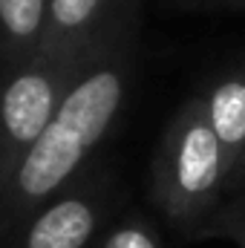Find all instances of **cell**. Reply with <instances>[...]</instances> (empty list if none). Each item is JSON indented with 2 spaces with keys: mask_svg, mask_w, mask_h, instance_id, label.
<instances>
[{
  "mask_svg": "<svg viewBox=\"0 0 245 248\" xmlns=\"http://www.w3.org/2000/svg\"><path fill=\"white\" fill-rule=\"evenodd\" d=\"M133 84V23L90 55L58 113L0 190V243L46 199L69 187L113 133Z\"/></svg>",
  "mask_w": 245,
  "mask_h": 248,
  "instance_id": "6da1fadb",
  "label": "cell"
},
{
  "mask_svg": "<svg viewBox=\"0 0 245 248\" xmlns=\"http://www.w3.org/2000/svg\"><path fill=\"white\" fill-rule=\"evenodd\" d=\"M150 196L159 214L193 237L228 196V165L205 113V98L190 95L162 133Z\"/></svg>",
  "mask_w": 245,
  "mask_h": 248,
  "instance_id": "7a4b0ae2",
  "label": "cell"
},
{
  "mask_svg": "<svg viewBox=\"0 0 245 248\" xmlns=\"http://www.w3.org/2000/svg\"><path fill=\"white\" fill-rule=\"evenodd\" d=\"M87 58H55L32 55L20 63L6 66L0 81V190L38 141L52 116L58 113L63 95Z\"/></svg>",
  "mask_w": 245,
  "mask_h": 248,
  "instance_id": "3957f363",
  "label": "cell"
},
{
  "mask_svg": "<svg viewBox=\"0 0 245 248\" xmlns=\"http://www.w3.org/2000/svg\"><path fill=\"white\" fill-rule=\"evenodd\" d=\"M113 182L104 173H81L69 187L35 208L3 248H92L110 225Z\"/></svg>",
  "mask_w": 245,
  "mask_h": 248,
  "instance_id": "277c9868",
  "label": "cell"
},
{
  "mask_svg": "<svg viewBox=\"0 0 245 248\" xmlns=\"http://www.w3.org/2000/svg\"><path fill=\"white\" fill-rule=\"evenodd\" d=\"M133 20V0H49L41 52L87 58Z\"/></svg>",
  "mask_w": 245,
  "mask_h": 248,
  "instance_id": "5b68a950",
  "label": "cell"
},
{
  "mask_svg": "<svg viewBox=\"0 0 245 248\" xmlns=\"http://www.w3.org/2000/svg\"><path fill=\"white\" fill-rule=\"evenodd\" d=\"M205 98V113L214 127L225 165H228V179L237 168V162L245 153V61L211 81V87L202 93Z\"/></svg>",
  "mask_w": 245,
  "mask_h": 248,
  "instance_id": "8992f818",
  "label": "cell"
},
{
  "mask_svg": "<svg viewBox=\"0 0 245 248\" xmlns=\"http://www.w3.org/2000/svg\"><path fill=\"white\" fill-rule=\"evenodd\" d=\"M49 0H0V55L20 63L41 52Z\"/></svg>",
  "mask_w": 245,
  "mask_h": 248,
  "instance_id": "52a82bcc",
  "label": "cell"
},
{
  "mask_svg": "<svg viewBox=\"0 0 245 248\" xmlns=\"http://www.w3.org/2000/svg\"><path fill=\"white\" fill-rule=\"evenodd\" d=\"M228 240L234 248H245V190L231 193L208 217V222L193 234V240Z\"/></svg>",
  "mask_w": 245,
  "mask_h": 248,
  "instance_id": "ba28073f",
  "label": "cell"
},
{
  "mask_svg": "<svg viewBox=\"0 0 245 248\" xmlns=\"http://www.w3.org/2000/svg\"><path fill=\"white\" fill-rule=\"evenodd\" d=\"M92 248H165L159 231L138 214H127L110 222Z\"/></svg>",
  "mask_w": 245,
  "mask_h": 248,
  "instance_id": "9c48e42d",
  "label": "cell"
},
{
  "mask_svg": "<svg viewBox=\"0 0 245 248\" xmlns=\"http://www.w3.org/2000/svg\"><path fill=\"white\" fill-rule=\"evenodd\" d=\"M240 190H245V153H243V159L237 162L231 179H228V196L231 193H240Z\"/></svg>",
  "mask_w": 245,
  "mask_h": 248,
  "instance_id": "30bf717a",
  "label": "cell"
},
{
  "mask_svg": "<svg viewBox=\"0 0 245 248\" xmlns=\"http://www.w3.org/2000/svg\"><path fill=\"white\" fill-rule=\"evenodd\" d=\"M231 3H245V0H231Z\"/></svg>",
  "mask_w": 245,
  "mask_h": 248,
  "instance_id": "8fae6325",
  "label": "cell"
},
{
  "mask_svg": "<svg viewBox=\"0 0 245 248\" xmlns=\"http://www.w3.org/2000/svg\"><path fill=\"white\" fill-rule=\"evenodd\" d=\"M0 81H3V72H0Z\"/></svg>",
  "mask_w": 245,
  "mask_h": 248,
  "instance_id": "7c38bea8",
  "label": "cell"
}]
</instances>
